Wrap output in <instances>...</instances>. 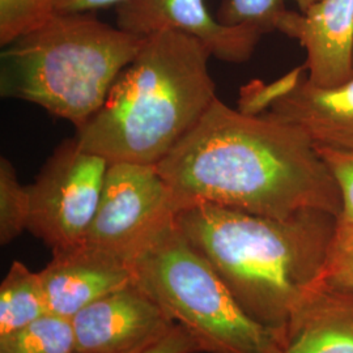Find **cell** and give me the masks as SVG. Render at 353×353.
<instances>
[{"instance_id": "11", "label": "cell", "mask_w": 353, "mask_h": 353, "mask_svg": "<svg viewBox=\"0 0 353 353\" xmlns=\"http://www.w3.org/2000/svg\"><path fill=\"white\" fill-rule=\"evenodd\" d=\"M39 276L49 312L67 318L132 281L125 259L87 243L52 252Z\"/></svg>"}, {"instance_id": "19", "label": "cell", "mask_w": 353, "mask_h": 353, "mask_svg": "<svg viewBox=\"0 0 353 353\" xmlns=\"http://www.w3.org/2000/svg\"><path fill=\"white\" fill-rule=\"evenodd\" d=\"M335 176L341 195V211L336 219L331 250L353 248V152L316 150Z\"/></svg>"}, {"instance_id": "9", "label": "cell", "mask_w": 353, "mask_h": 353, "mask_svg": "<svg viewBox=\"0 0 353 353\" xmlns=\"http://www.w3.org/2000/svg\"><path fill=\"white\" fill-rule=\"evenodd\" d=\"M117 26L137 36L174 30L201 41L223 62L248 61L261 37L246 26H229L208 11L205 0H125L117 6Z\"/></svg>"}, {"instance_id": "12", "label": "cell", "mask_w": 353, "mask_h": 353, "mask_svg": "<svg viewBox=\"0 0 353 353\" xmlns=\"http://www.w3.org/2000/svg\"><path fill=\"white\" fill-rule=\"evenodd\" d=\"M268 113L299 127L316 150L353 152V79L335 88H319L301 77Z\"/></svg>"}, {"instance_id": "4", "label": "cell", "mask_w": 353, "mask_h": 353, "mask_svg": "<svg viewBox=\"0 0 353 353\" xmlns=\"http://www.w3.org/2000/svg\"><path fill=\"white\" fill-rule=\"evenodd\" d=\"M144 38L93 12H57L1 52V96L34 103L76 130L100 110Z\"/></svg>"}, {"instance_id": "17", "label": "cell", "mask_w": 353, "mask_h": 353, "mask_svg": "<svg viewBox=\"0 0 353 353\" xmlns=\"http://www.w3.org/2000/svg\"><path fill=\"white\" fill-rule=\"evenodd\" d=\"M300 12H306L319 0H293ZM284 0H224L217 11V20L229 26H246L262 34L275 30L279 16L284 12Z\"/></svg>"}, {"instance_id": "22", "label": "cell", "mask_w": 353, "mask_h": 353, "mask_svg": "<svg viewBox=\"0 0 353 353\" xmlns=\"http://www.w3.org/2000/svg\"><path fill=\"white\" fill-rule=\"evenodd\" d=\"M147 353H202L196 341L176 325L173 332Z\"/></svg>"}, {"instance_id": "13", "label": "cell", "mask_w": 353, "mask_h": 353, "mask_svg": "<svg viewBox=\"0 0 353 353\" xmlns=\"http://www.w3.org/2000/svg\"><path fill=\"white\" fill-rule=\"evenodd\" d=\"M278 353H353V296L318 290L283 330Z\"/></svg>"}, {"instance_id": "3", "label": "cell", "mask_w": 353, "mask_h": 353, "mask_svg": "<svg viewBox=\"0 0 353 353\" xmlns=\"http://www.w3.org/2000/svg\"><path fill=\"white\" fill-rule=\"evenodd\" d=\"M210 58L202 42L185 33L145 36L76 140L109 163L159 164L217 97Z\"/></svg>"}, {"instance_id": "7", "label": "cell", "mask_w": 353, "mask_h": 353, "mask_svg": "<svg viewBox=\"0 0 353 353\" xmlns=\"http://www.w3.org/2000/svg\"><path fill=\"white\" fill-rule=\"evenodd\" d=\"M179 208L157 165L110 163L85 243L127 262Z\"/></svg>"}, {"instance_id": "15", "label": "cell", "mask_w": 353, "mask_h": 353, "mask_svg": "<svg viewBox=\"0 0 353 353\" xmlns=\"http://www.w3.org/2000/svg\"><path fill=\"white\" fill-rule=\"evenodd\" d=\"M0 353H76L72 319L49 312L0 336Z\"/></svg>"}, {"instance_id": "21", "label": "cell", "mask_w": 353, "mask_h": 353, "mask_svg": "<svg viewBox=\"0 0 353 353\" xmlns=\"http://www.w3.org/2000/svg\"><path fill=\"white\" fill-rule=\"evenodd\" d=\"M321 288L353 296V248L331 250Z\"/></svg>"}, {"instance_id": "16", "label": "cell", "mask_w": 353, "mask_h": 353, "mask_svg": "<svg viewBox=\"0 0 353 353\" xmlns=\"http://www.w3.org/2000/svg\"><path fill=\"white\" fill-rule=\"evenodd\" d=\"M30 219L29 188L19 179L7 157L0 159V243L8 245L24 230Z\"/></svg>"}, {"instance_id": "23", "label": "cell", "mask_w": 353, "mask_h": 353, "mask_svg": "<svg viewBox=\"0 0 353 353\" xmlns=\"http://www.w3.org/2000/svg\"><path fill=\"white\" fill-rule=\"evenodd\" d=\"M125 0H59L57 12H94L109 7H117Z\"/></svg>"}, {"instance_id": "18", "label": "cell", "mask_w": 353, "mask_h": 353, "mask_svg": "<svg viewBox=\"0 0 353 353\" xmlns=\"http://www.w3.org/2000/svg\"><path fill=\"white\" fill-rule=\"evenodd\" d=\"M59 0H0V45L8 46L57 13Z\"/></svg>"}, {"instance_id": "2", "label": "cell", "mask_w": 353, "mask_h": 353, "mask_svg": "<svg viewBox=\"0 0 353 353\" xmlns=\"http://www.w3.org/2000/svg\"><path fill=\"white\" fill-rule=\"evenodd\" d=\"M336 219L322 211L275 219L192 202L176 212V224L241 307L256 322L283 331L321 290Z\"/></svg>"}, {"instance_id": "20", "label": "cell", "mask_w": 353, "mask_h": 353, "mask_svg": "<svg viewBox=\"0 0 353 353\" xmlns=\"http://www.w3.org/2000/svg\"><path fill=\"white\" fill-rule=\"evenodd\" d=\"M303 68H297L290 75L284 76L268 85L261 81H252V84L241 90L237 109L242 113L252 115L265 113V110L268 112L274 102L287 94L301 80Z\"/></svg>"}, {"instance_id": "1", "label": "cell", "mask_w": 353, "mask_h": 353, "mask_svg": "<svg viewBox=\"0 0 353 353\" xmlns=\"http://www.w3.org/2000/svg\"><path fill=\"white\" fill-rule=\"evenodd\" d=\"M157 168L181 208L207 202L275 219L341 211L335 176L299 127L219 97Z\"/></svg>"}, {"instance_id": "14", "label": "cell", "mask_w": 353, "mask_h": 353, "mask_svg": "<svg viewBox=\"0 0 353 353\" xmlns=\"http://www.w3.org/2000/svg\"><path fill=\"white\" fill-rule=\"evenodd\" d=\"M49 313L39 272L13 262L0 287V336Z\"/></svg>"}, {"instance_id": "10", "label": "cell", "mask_w": 353, "mask_h": 353, "mask_svg": "<svg viewBox=\"0 0 353 353\" xmlns=\"http://www.w3.org/2000/svg\"><path fill=\"white\" fill-rule=\"evenodd\" d=\"M275 30L306 51L307 81L335 88L353 79V0H319L306 12L285 10Z\"/></svg>"}, {"instance_id": "5", "label": "cell", "mask_w": 353, "mask_h": 353, "mask_svg": "<svg viewBox=\"0 0 353 353\" xmlns=\"http://www.w3.org/2000/svg\"><path fill=\"white\" fill-rule=\"evenodd\" d=\"M127 263L132 280L202 353H278L283 331L252 319L176 227L157 230Z\"/></svg>"}, {"instance_id": "8", "label": "cell", "mask_w": 353, "mask_h": 353, "mask_svg": "<svg viewBox=\"0 0 353 353\" xmlns=\"http://www.w3.org/2000/svg\"><path fill=\"white\" fill-rule=\"evenodd\" d=\"M71 319L76 353H147L176 326L134 280Z\"/></svg>"}, {"instance_id": "6", "label": "cell", "mask_w": 353, "mask_h": 353, "mask_svg": "<svg viewBox=\"0 0 353 353\" xmlns=\"http://www.w3.org/2000/svg\"><path fill=\"white\" fill-rule=\"evenodd\" d=\"M109 164L105 157L84 150L76 138L64 140L28 186V230L51 252L85 243Z\"/></svg>"}]
</instances>
